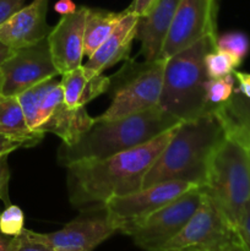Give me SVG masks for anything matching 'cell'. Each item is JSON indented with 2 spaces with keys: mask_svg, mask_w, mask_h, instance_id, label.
<instances>
[{
  "mask_svg": "<svg viewBox=\"0 0 250 251\" xmlns=\"http://www.w3.org/2000/svg\"><path fill=\"white\" fill-rule=\"evenodd\" d=\"M176 126L146 144L107 158L69 164L66 183L71 205L83 213L97 212L104 210L109 199L142 189L147 172L171 141Z\"/></svg>",
  "mask_w": 250,
  "mask_h": 251,
  "instance_id": "cell-1",
  "label": "cell"
},
{
  "mask_svg": "<svg viewBox=\"0 0 250 251\" xmlns=\"http://www.w3.org/2000/svg\"><path fill=\"white\" fill-rule=\"evenodd\" d=\"M225 139V129L215 108L196 119L181 122L147 172L142 188L172 180L201 188L207 179L213 153Z\"/></svg>",
  "mask_w": 250,
  "mask_h": 251,
  "instance_id": "cell-2",
  "label": "cell"
},
{
  "mask_svg": "<svg viewBox=\"0 0 250 251\" xmlns=\"http://www.w3.org/2000/svg\"><path fill=\"white\" fill-rule=\"evenodd\" d=\"M180 123L158 105L119 119H97L75 145L59 147L58 162L68 167L75 162L107 158L146 144Z\"/></svg>",
  "mask_w": 250,
  "mask_h": 251,
  "instance_id": "cell-3",
  "label": "cell"
},
{
  "mask_svg": "<svg viewBox=\"0 0 250 251\" xmlns=\"http://www.w3.org/2000/svg\"><path fill=\"white\" fill-rule=\"evenodd\" d=\"M215 37H206L167 59L158 107L180 122L194 120L213 108L206 98L205 56L215 49Z\"/></svg>",
  "mask_w": 250,
  "mask_h": 251,
  "instance_id": "cell-4",
  "label": "cell"
},
{
  "mask_svg": "<svg viewBox=\"0 0 250 251\" xmlns=\"http://www.w3.org/2000/svg\"><path fill=\"white\" fill-rule=\"evenodd\" d=\"M237 230L244 206L250 200V153L239 142L225 137L211 159L201 186Z\"/></svg>",
  "mask_w": 250,
  "mask_h": 251,
  "instance_id": "cell-5",
  "label": "cell"
},
{
  "mask_svg": "<svg viewBox=\"0 0 250 251\" xmlns=\"http://www.w3.org/2000/svg\"><path fill=\"white\" fill-rule=\"evenodd\" d=\"M166 63L164 58L145 61L135 69L129 68L130 71L126 68L124 75L114 77L117 81L110 85L113 88L112 102L97 119H119L157 107L161 100Z\"/></svg>",
  "mask_w": 250,
  "mask_h": 251,
  "instance_id": "cell-6",
  "label": "cell"
},
{
  "mask_svg": "<svg viewBox=\"0 0 250 251\" xmlns=\"http://www.w3.org/2000/svg\"><path fill=\"white\" fill-rule=\"evenodd\" d=\"M237 238V230L225 213L202 193L188 223L159 251H225Z\"/></svg>",
  "mask_w": 250,
  "mask_h": 251,
  "instance_id": "cell-7",
  "label": "cell"
},
{
  "mask_svg": "<svg viewBox=\"0 0 250 251\" xmlns=\"http://www.w3.org/2000/svg\"><path fill=\"white\" fill-rule=\"evenodd\" d=\"M198 185L186 181H161L135 193L115 196L104 205V211L118 232L126 234L135 225Z\"/></svg>",
  "mask_w": 250,
  "mask_h": 251,
  "instance_id": "cell-8",
  "label": "cell"
},
{
  "mask_svg": "<svg viewBox=\"0 0 250 251\" xmlns=\"http://www.w3.org/2000/svg\"><path fill=\"white\" fill-rule=\"evenodd\" d=\"M201 198L200 186L186 191L135 225L126 235L132 238V242L140 249L159 251L183 229L198 208Z\"/></svg>",
  "mask_w": 250,
  "mask_h": 251,
  "instance_id": "cell-9",
  "label": "cell"
},
{
  "mask_svg": "<svg viewBox=\"0 0 250 251\" xmlns=\"http://www.w3.org/2000/svg\"><path fill=\"white\" fill-rule=\"evenodd\" d=\"M59 75L51 59L48 39L15 49L12 55L0 66V93L19 96L24 91Z\"/></svg>",
  "mask_w": 250,
  "mask_h": 251,
  "instance_id": "cell-10",
  "label": "cell"
},
{
  "mask_svg": "<svg viewBox=\"0 0 250 251\" xmlns=\"http://www.w3.org/2000/svg\"><path fill=\"white\" fill-rule=\"evenodd\" d=\"M217 0H180L164 42L162 58L168 59L206 37H215Z\"/></svg>",
  "mask_w": 250,
  "mask_h": 251,
  "instance_id": "cell-11",
  "label": "cell"
},
{
  "mask_svg": "<svg viewBox=\"0 0 250 251\" xmlns=\"http://www.w3.org/2000/svg\"><path fill=\"white\" fill-rule=\"evenodd\" d=\"M98 212H86L56 232L42 233V237L54 249L93 251L118 232L105 211Z\"/></svg>",
  "mask_w": 250,
  "mask_h": 251,
  "instance_id": "cell-12",
  "label": "cell"
},
{
  "mask_svg": "<svg viewBox=\"0 0 250 251\" xmlns=\"http://www.w3.org/2000/svg\"><path fill=\"white\" fill-rule=\"evenodd\" d=\"M88 7H77L74 14L60 19L48 37L49 49L59 75L81 66L85 56V22Z\"/></svg>",
  "mask_w": 250,
  "mask_h": 251,
  "instance_id": "cell-13",
  "label": "cell"
},
{
  "mask_svg": "<svg viewBox=\"0 0 250 251\" xmlns=\"http://www.w3.org/2000/svg\"><path fill=\"white\" fill-rule=\"evenodd\" d=\"M48 0H33L15 12L1 27L0 41L11 49L33 46L50 32L47 24Z\"/></svg>",
  "mask_w": 250,
  "mask_h": 251,
  "instance_id": "cell-14",
  "label": "cell"
},
{
  "mask_svg": "<svg viewBox=\"0 0 250 251\" xmlns=\"http://www.w3.org/2000/svg\"><path fill=\"white\" fill-rule=\"evenodd\" d=\"M140 16L124 10V15L107 39L88 58L85 69L91 74H102L122 60L129 59L134 39L137 36Z\"/></svg>",
  "mask_w": 250,
  "mask_h": 251,
  "instance_id": "cell-15",
  "label": "cell"
},
{
  "mask_svg": "<svg viewBox=\"0 0 250 251\" xmlns=\"http://www.w3.org/2000/svg\"><path fill=\"white\" fill-rule=\"evenodd\" d=\"M179 2L180 0H159L146 16L140 17L136 38L141 42V54L145 56V61L162 58L164 42Z\"/></svg>",
  "mask_w": 250,
  "mask_h": 251,
  "instance_id": "cell-16",
  "label": "cell"
},
{
  "mask_svg": "<svg viewBox=\"0 0 250 251\" xmlns=\"http://www.w3.org/2000/svg\"><path fill=\"white\" fill-rule=\"evenodd\" d=\"M60 85L64 92V103L69 108H80L107 92L112 80L102 74L88 73L85 66L81 65L63 74Z\"/></svg>",
  "mask_w": 250,
  "mask_h": 251,
  "instance_id": "cell-17",
  "label": "cell"
},
{
  "mask_svg": "<svg viewBox=\"0 0 250 251\" xmlns=\"http://www.w3.org/2000/svg\"><path fill=\"white\" fill-rule=\"evenodd\" d=\"M96 120L97 118L91 117L85 107L69 108L61 102L38 131L43 134L51 132L60 137L63 145L73 146L95 125Z\"/></svg>",
  "mask_w": 250,
  "mask_h": 251,
  "instance_id": "cell-18",
  "label": "cell"
},
{
  "mask_svg": "<svg viewBox=\"0 0 250 251\" xmlns=\"http://www.w3.org/2000/svg\"><path fill=\"white\" fill-rule=\"evenodd\" d=\"M225 129V137L239 142L250 150V100L242 93H234L223 104L215 107Z\"/></svg>",
  "mask_w": 250,
  "mask_h": 251,
  "instance_id": "cell-19",
  "label": "cell"
},
{
  "mask_svg": "<svg viewBox=\"0 0 250 251\" xmlns=\"http://www.w3.org/2000/svg\"><path fill=\"white\" fill-rule=\"evenodd\" d=\"M0 135L22 142L25 147L34 146L43 140L44 134L33 131L27 124L17 96L0 93Z\"/></svg>",
  "mask_w": 250,
  "mask_h": 251,
  "instance_id": "cell-20",
  "label": "cell"
},
{
  "mask_svg": "<svg viewBox=\"0 0 250 251\" xmlns=\"http://www.w3.org/2000/svg\"><path fill=\"white\" fill-rule=\"evenodd\" d=\"M123 15L124 11L113 12L88 7L85 22V47H83V53L86 56L90 58L97 50L98 47L109 37Z\"/></svg>",
  "mask_w": 250,
  "mask_h": 251,
  "instance_id": "cell-21",
  "label": "cell"
},
{
  "mask_svg": "<svg viewBox=\"0 0 250 251\" xmlns=\"http://www.w3.org/2000/svg\"><path fill=\"white\" fill-rule=\"evenodd\" d=\"M60 81L56 77L48 78V80L43 81V82L38 83V85L33 86V87L28 88V90L24 91V92L17 96L20 104L22 107V110H24L25 117H26L27 124H28V126L33 131H37L39 108H41L44 97Z\"/></svg>",
  "mask_w": 250,
  "mask_h": 251,
  "instance_id": "cell-22",
  "label": "cell"
},
{
  "mask_svg": "<svg viewBox=\"0 0 250 251\" xmlns=\"http://www.w3.org/2000/svg\"><path fill=\"white\" fill-rule=\"evenodd\" d=\"M215 49L225 51L234 56L239 63H243L250 50V39L242 31H229L216 36Z\"/></svg>",
  "mask_w": 250,
  "mask_h": 251,
  "instance_id": "cell-23",
  "label": "cell"
},
{
  "mask_svg": "<svg viewBox=\"0 0 250 251\" xmlns=\"http://www.w3.org/2000/svg\"><path fill=\"white\" fill-rule=\"evenodd\" d=\"M240 64L242 63H239L233 55L216 49L208 51L205 56V69L208 78L223 77L233 74Z\"/></svg>",
  "mask_w": 250,
  "mask_h": 251,
  "instance_id": "cell-24",
  "label": "cell"
},
{
  "mask_svg": "<svg viewBox=\"0 0 250 251\" xmlns=\"http://www.w3.org/2000/svg\"><path fill=\"white\" fill-rule=\"evenodd\" d=\"M235 90V77L233 74L223 77L208 78L206 81V98L212 108L227 102Z\"/></svg>",
  "mask_w": 250,
  "mask_h": 251,
  "instance_id": "cell-25",
  "label": "cell"
},
{
  "mask_svg": "<svg viewBox=\"0 0 250 251\" xmlns=\"http://www.w3.org/2000/svg\"><path fill=\"white\" fill-rule=\"evenodd\" d=\"M51 245L44 240L42 233L25 228L20 234L11 237L7 251H54Z\"/></svg>",
  "mask_w": 250,
  "mask_h": 251,
  "instance_id": "cell-26",
  "label": "cell"
},
{
  "mask_svg": "<svg viewBox=\"0 0 250 251\" xmlns=\"http://www.w3.org/2000/svg\"><path fill=\"white\" fill-rule=\"evenodd\" d=\"M25 229V213L19 206H6L0 213V233L6 237H15Z\"/></svg>",
  "mask_w": 250,
  "mask_h": 251,
  "instance_id": "cell-27",
  "label": "cell"
},
{
  "mask_svg": "<svg viewBox=\"0 0 250 251\" xmlns=\"http://www.w3.org/2000/svg\"><path fill=\"white\" fill-rule=\"evenodd\" d=\"M61 102H64V92L63 87H61L60 82H59L58 85L54 86V87L47 93L43 102H42L38 113V126H37V131H38L41 125L50 117L51 113L54 112V109H55Z\"/></svg>",
  "mask_w": 250,
  "mask_h": 251,
  "instance_id": "cell-28",
  "label": "cell"
},
{
  "mask_svg": "<svg viewBox=\"0 0 250 251\" xmlns=\"http://www.w3.org/2000/svg\"><path fill=\"white\" fill-rule=\"evenodd\" d=\"M237 234L245 249L250 251V200L244 206L239 223L237 227Z\"/></svg>",
  "mask_w": 250,
  "mask_h": 251,
  "instance_id": "cell-29",
  "label": "cell"
},
{
  "mask_svg": "<svg viewBox=\"0 0 250 251\" xmlns=\"http://www.w3.org/2000/svg\"><path fill=\"white\" fill-rule=\"evenodd\" d=\"M9 181L10 169L7 164V156H4L0 158V201H2L6 206L10 205Z\"/></svg>",
  "mask_w": 250,
  "mask_h": 251,
  "instance_id": "cell-30",
  "label": "cell"
},
{
  "mask_svg": "<svg viewBox=\"0 0 250 251\" xmlns=\"http://www.w3.org/2000/svg\"><path fill=\"white\" fill-rule=\"evenodd\" d=\"M25 0H0V27L21 7Z\"/></svg>",
  "mask_w": 250,
  "mask_h": 251,
  "instance_id": "cell-31",
  "label": "cell"
},
{
  "mask_svg": "<svg viewBox=\"0 0 250 251\" xmlns=\"http://www.w3.org/2000/svg\"><path fill=\"white\" fill-rule=\"evenodd\" d=\"M158 1L159 0H132L127 10L135 12L137 16L144 17L156 6Z\"/></svg>",
  "mask_w": 250,
  "mask_h": 251,
  "instance_id": "cell-32",
  "label": "cell"
},
{
  "mask_svg": "<svg viewBox=\"0 0 250 251\" xmlns=\"http://www.w3.org/2000/svg\"><path fill=\"white\" fill-rule=\"evenodd\" d=\"M235 80L238 81V88L235 91L242 93L250 100V74L242 73V71H233Z\"/></svg>",
  "mask_w": 250,
  "mask_h": 251,
  "instance_id": "cell-33",
  "label": "cell"
},
{
  "mask_svg": "<svg viewBox=\"0 0 250 251\" xmlns=\"http://www.w3.org/2000/svg\"><path fill=\"white\" fill-rule=\"evenodd\" d=\"M20 147H25V145L22 142L16 141V140L0 135V158L4 156H9L11 152L20 149Z\"/></svg>",
  "mask_w": 250,
  "mask_h": 251,
  "instance_id": "cell-34",
  "label": "cell"
},
{
  "mask_svg": "<svg viewBox=\"0 0 250 251\" xmlns=\"http://www.w3.org/2000/svg\"><path fill=\"white\" fill-rule=\"evenodd\" d=\"M54 10L61 16H66V15L74 14L77 10V6L73 0H58L54 4Z\"/></svg>",
  "mask_w": 250,
  "mask_h": 251,
  "instance_id": "cell-35",
  "label": "cell"
},
{
  "mask_svg": "<svg viewBox=\"0 0 250 251\" xmlns=\"http://www.w3.org/2000/svg\"><path fill=\"white\" fill-rule=\"evenodd\" d=\"M15 49H11L10 47H7L6 44H4L1 41H0V66H1L2 64H4L5 61L12 55Z\"/></svg>",
  "mask_w": 250,
  "mask_h": 251,
  "instance_id": "cell-36",
  "label": "cell"
},
{
  "mask_svg": "<svg viewBox=\"0 0 250 251\" xmlns=\"http://www.w3.org/2000/svg\"><path fill=\"white\" fill-rule=\"evenodd\" d=\"M225 251H248V250L245 249V247L243 245V243L240 242L239 237H238L237 239H235L234 242H233Z\"/></svg>",
  "mask_w": 250,
  "mask_h": 251,
  "instance_id": "cell-37",
  "label": "cell"
},
{
  "mask_svg": "<svg viewBox=\"0 0 250 251\" xmlns=\"http://www.w3.org/2000/svg\"><path fill=\"white\" fill-rule=\"evenodd\" d=\"M11 238L6 237L2 233H0V251H7V247H9V242Z\"/></svg>",
  "mask_w": 250,
  "mask_h": 251,
  "instance_id": "cell-38",
  "label": "cell"
},
{
  "mask_svg": "<svg viewBox=\"0 0 250 251\" xmlns=\"http://www.w3.org/2000/svg\"><path fill=\"white\" fill-rule=\"evenodd\" d=\"M54 251H75V250H66V249H55Z\"/></svg>",
  "mask_w": 250,
  "mask_h": 251,
  "instance_id": "cell-39",
  "label": "cell"
},
{
  "mask_svg": "<svg viewBox=\"0 0 250 251\" xmlns=\"http://www.w3.org/2000/svg\"><path fill=\"white\" fill-rule=\"evenodd\" d=\"M0 83H1V77H0Z\"/></svg>",
  "mask_w": 250,
  "mask_h": 251,
  "instance_id": "cell-40",
  "label": "cell"
},
{
  "mask_svg": "<svg viewBox=\"0 0 250 251\" xmlns=\"http://www.w3.org/2000/svg\"><path fill=\"white\" fill-rule=\"evenodd\" d=\"M249 153H250V150H249Z\"/></svg>",
  "mask_w": 250,
  "mask_h": 251,
  "instance_id": "cell-41",
  "label": "cell"
}]
</instances>
